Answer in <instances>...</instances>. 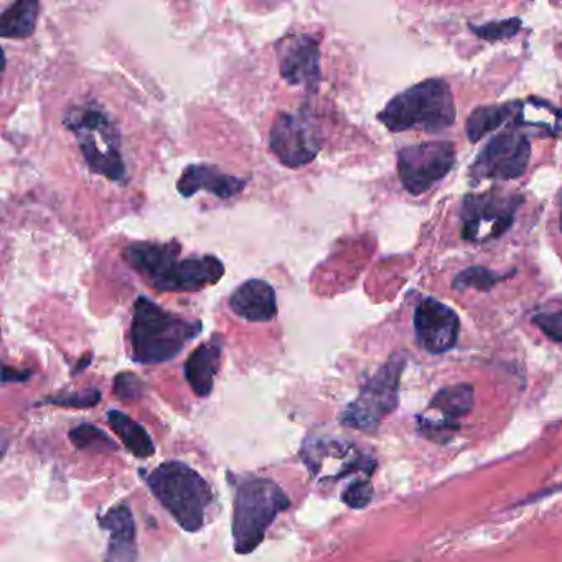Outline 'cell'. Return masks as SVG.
<instances>
[{"label": "cell", "instance_id": "1", "mask_svg": "<svg viewBox=\"0 0 562 562\" xmlns=\"http://www.w3.org/2000/svg\"><path fill=\"white\" fill-rule=\"evenodd\" d=\"M182 246L169 243L137 241L123 249V259L159 292H199L218 284L225 265L216 256H190L180 259Z\"/></svg>", "mask_w": 562, "mask_h": 562}, {"label": "cell", "instance_id": "2", "mask_svg": "<svg viewBox=\"0 0 562 562\" xmlns=\"http://www.w3.org/2000/svg\"><path fill=\"white\" fill-rule=\"evenodd\" d=\"M202 322L173 314L153 299L139 295L130 328L133 360L140 364L167 363L179 357L202 334Z\"/></svg>", "mask_w": 562, "mask_h": 562}, {"label": "cell", "instance_id": "3", "mask_svg": "<svg viewBox=\"0 0 562 562\" xmlns=\"http://www.w3.org/2000/svg\"><path fill=\"white\" fill-rule=\"evenodd\" d=\"M64 126L77 139L91 172L111 182L123 183L126 180L127 167L120 130L100 104L93 101L75 104L65 113Z\"/></svg>", "mask_w": 562, "mask_h": 562}, {"label": "cell", "instance_id": "4", "mask_svg": "<svg viewBox=\"0 0 562 562\" xmlns=\"http://www.w3.org/2000/svg\"><path fill=\"white\" fill-rule=\"evenodd\" d=\"M457 120L452 90L442 78H430L394 97L378 114V121L391 133L419 130L437 134Z\"/></svg>", "mask_w": 562, "mask_h": 562}, {"label": "cell", "instance_id": "5", "mask_svg": "<svg viewBox=\"0 0 562 562\" xmlns=\"http://www.w3.org/2000/svg\"><path fill=\"white\" fill-rule=\"evenodd\" d=\"M150 492L186 531L202 528L213 492L206 480L187 463L170 460L144 475Z\"/></svg>", "mask_w": 562, "mask_h": 562}, {"label": "cell", "instance_id": "6", "mask_svg": "<svg viewBox=\"0 0 562 562\" xmlns=\"http://www.w3.org/2000/svg\"><path fill=\"white\" fill-rule=\"evenodd\" d=\"M291 506L284 490L268 479L243 480L236 486L233 509V539L238 554L255 551L269 526Z\"/></svg>", "mask_w": 562, "mask_h": 562}, {"label": "cell", "instance_id": "7", "mask_svg": "<svg viewBox=\"0 0 562 562\" xmlns=\"http://www.w3.org/2000/svg\"><path fill=\"white\" fill-rule=\"evenodd\" d=\"M406 353H394L367 383L353 403L341 411L345 426L360 430H374L381 420L393 413L400 393L401 374L406 367Z\"/></svg>", "mask_w": 562, "mask_h": 562}, {"label": "cell", "instance_id": "8", "mask_svg": "<svg viewBox=\"0 0 562 562\" xmlns=\"http://www.w3.org/2000/svg\"><path fill=\"white\" fill-rule=\"evenodd\" d=\"M522 195L503 189H492L479 195H467L460 209L462 239L486 243L502 238L515 223Z\"/></svg>", "mask_w": 562, "mask_h": 562}, {"label": "cell", "instance_id": "9", "mask_svg": "<svg viewBox=\"0 0 562 562\" xmlns=\"http://www.w3.org/2000/svg\"><path fill=\"white\" fill-rule=\"evenodd\" d=\"M456 166L452 143H423L397 150V173L404 190L423 195L442 182Z\"/></svg>", "mask_w": 562, "mask_h": 562}, {"label": "cell", "instance_id": "10", "mask_svg": "<svg viewBox=\"0 0 562 562\" xmlns=\"http://www.w3.org/2000/svg\"><path fill=\"white\" fill-rule=\"evenodd\" d=\"M529 159H531V144L525 134L515 133V131L499 133L498 136L490 139L470 166V183L476 187L485 180L508 182V180L519 179L528 169Z\"/></svg>", "mask_w": 562, "mask_h": 562}, {"label": "cell", "instance_id": "11", "mask_svg": "<svg viewBox=\"0 0 562 562\" xmlns=\"http://www.w3.org/2000/svg\"><path fill=\"white\" fill-rule=\"evenodd\" d=\"M269 147L282 166L301 169L321 154V133L307 111L279 113L269 133Z\"/></svg>", "mask_w": 562, "mask_h": 562}, {"label": "cell", "instance_id": "12", "mask_svg": "<svg viewBox=\"0 0 562 562\" xmlns=\"http://www.w3.org/2000/svg\"><path fill=\"white\" fill-rule=\"evenodd\" d=\"M279 75L291 87L315 94L322 81L321 38L314 34H292L276 45Z\"/></svg>", "mask_w": 562, "mask_h": 562}, {"label": "cell", "instance_id": "13", "mask_svg": "<svg viewBox=\"0 0 562 562\" xmlns=\"http://www.w3.org/2000/svg\"><path fill=\"white\" fill-rule=\"evenodd\" d=\"M414 330L424 350L432 355L446 353L459 340L460 318L449 305L427 297L414 312Z\"/></svg>", "mask_w": 562, "mask_h": 562}, {"label": "cell", "instance_id": "14", "mask_svg": "<svg viewBox=\"0 0 562 562\" xmlns=\"http://www.w3.org/2000/svg\"><path fill=\"white\" fill-rule=\"evenodd\" d=\"M472 406L473 387L470 384L442 387L420 416V427L429 437L446 439L459 429V420L472 411Z\"/></svg>", "mask_w": 562, "mask_h": 562}, {"label": "cell", "instance_id": "15", "mask_svg": "<svg viewBox=\"0 0 562 562\" xmlns=\"http://www.w3.org/2000/svg\"><path fill=\"white\" fill-rule=\"evenodd\" d=\"M248 186V180L229 176L218 167L206 164H193L183 170L177 182V190L186 199H192L199 192H209L220 200H229L239 195Z\"/></svg>", "mask_w": 562, "mask_h": 562}, {"label": "cell", "instance_id": "16", "mask_svg": "<svg viewBox=\"0 0 562 562\" xmlns=\"http://www.w3.org/2000/svg\"><path fill=\"white\" fill-rule=\"evenodd\" d=\"M229 308L243 321L265 324L278 317L276 291L265 279H249L229 295Z\"/></svg>", "mask_w": 562, "mask_h": 562}, {"label": "cell", "instance_id": "17", "mask_svg": "<svg viewBox=\"0 0 562 562\" xmlns=\"http://www.w3.org/2000/svg\"><path fill=\"white\" fill-rule=\"evenodd\" d=\"M100 526L111 532L106 562H137L136 521L126 505L113 506Z\"/></svg>", "mask_w": 562, "mask_h": 562}, {"label": "cell", "instance_id": "18", "mask_svg": "<svg viewBox=\"0 0 562 562\" xmlns=\"http://www.w3.org/2000/svg\"><path fill=\"white\" fill-rule=\"evenodd\" d=\"M223 344L220 337L200 345L192 351L189 360L186 361V380L192 387L193 393L200 397H206L215 386V376L222 364Z\"/></svg>", "mask_w": 562, "mask_h": 562}, {"label": "cell", "instance_id": "19", "mask_svg": "<svg viewBox=\"0 0 562 562\" xmlns=\"http://www.w3.org/2000/svg\"><path fill=\"white\" fill-rule=\"evenodd\" d=\"M513 117L509 126L532 127L541 131L542 136H562V110L549 101L528 98L525 101H512Z\"/></svg>", "mask_w": 562, "mask_h": 562}, {"label": "cell", "instance_id": "20", "mask_svg": "<svg viewBox=\"0 0 562 562\" xmlns=\"http://www.w3.org/2000/svg\"><path fill=\"white\" fill-rule=\"evenodd\" d=\"M41 4L35 0H21L5 9L0 18V37L27 41L37 29Z\"/></svg>", "mask_w": 562, "mask_h": 562}, {"label": "cell", "instance_id": "21", "mask_svg": "<svg viewBox=\"0 0 562 562\" xmlns=\"http://www.w3.org/2000/svg\"><path fill=\"white\" fill-rule=\"evenodd\" d=\"M108 423H110L111 429L123 440L126 449L133 452L134 456L139 457V459H147V457L156 453L153 437L139 423L131 419L127 414L121 413V411H110Z\"/></svg>", "mask_w": 562, "mask_h": 562}, {"label": "cell", "instance_id": "22", "mask_svg": "<svg viewBox=\"0 0 562 562\" xmlns=\"http://www.w3.org/2000/svg\"><path fill=\"white\" fill-rule=\"evenodd\" d=\"M513 117V103L480 106L470 114L465 123L467 139L479 143L483 136L503 126H509Z\"/></svg>", "mask_w": 562, "mask_h": 562}, {"label": "cell", "instance_id": "23", "mask_svg": "<svg viewBox=\"0 0 562 562\" xmlns=\"http://www.w3.org/2000/svg\"><path fill=\"white\" fill-rule=\"evenodd\" d=\"M515 274L513 272H505V274H498V272L492 271V269L483 268V266H472L467 268L465 271L460 272L453 279L452 288L457 291H465V289H476V291H490L495 288L498 282L506 281L509 276Z\"/></svg>", "mask_w": 562, "mask_h": 562}, {"label": "cell", "instance_id": "24", "mask_svg": "<svg viewBox=\"0 0 562 562\" xmlns=\"http://www.w3.org/2000/svg\"><path fill=\"white\" fill-rule=\"evenodd\" d=\"M71 442L80 450H116L117 446L106 432L93 424H81L70 432Z\"/></svg>", "mask_w": 562, "mask_h": 562}, {"label": "cell", "instance_id": "25", "mask_svg": "<svg viewBox=\"0 0 562 562\" xmlns=\"http://www.w3.org/2000/svg\"><path fill=\"white\" fill-rule=\"evenodd\" d=\"M470 31L476 37L486 42H502L515 37L522 27V21L519 18L505 19V21L490 22L485 25H469Z\"/></svg>", "mask_w": 562, "mask_h": 562}, {"label": "cell", "instance_id": "26", "mask_svg": "<svg viewBox=\"0 0 562 562\" xmlns=\"http://www.w3.org/2000/svg\"><path fill=\"white\" fill-rule=\"evenodd\" d=\"M101 393L94 387H88V390L74 391V393H60L57 396L48 397V403L55 404V406L65 407H90L97 406L100 403Z\"/></svg>", "mask_w": 562, "mask_h": 562}, {"label": "cell", "instance_id": "27", "mask_svg": "<svg viewBox=\"0 0 562 562\" xmlns=\"http://www.w3.org/2000/svg\"><path fill=\"white\" fill-rule=\"evenodd\" d=\"M341 498L350 508H364L373 499V486L368 480H355L344 490Z\"/></svg>", "mask_w": 562, "mask_h": 562}, {"label": "cell", "instance_id": "28", "mask_svg": "<svg viewBox=\"0 0 562 562\" xmlns=\"http://www.w3.org/2000/svg\"><path fill=\"white\" fill-rule=\"evenodd\" d=\"M144 390L143 381L134 373H120L114 378V394L121 400H139Z\"/></svg>", "mask_w": 562, "mask_h": 562}, {"label": "cell", "instance_id": "29", "mask_svg": "<svg viewBox=\"0 0 562 562\" xmlns=\"http://www.w3.org/2000/svg\"><path fill=\"white\" fill-rule=\"evenodd\" d=\"M532 324L538 325L539 330L551 338V340L562 344V311L552 312V314H539L532 317Z\"/></svg>", "mask_w": 562, "mask_h": 562}, {"label": "cell", "instance_id": "30", "mask_svg": "<svg viewBox=\"0 0 562 562\" xmlns=\"http://www.w3.org/2000/svg\"><path fill=\"white\" fill-rule=\"evenodd\" d=\"M29 378H31V371H18L4 367V383H11V381H27Z\"/></svg>", "mask_w": 562, "mask_h": 562}, {"label": "cell", "instance_id": "31", "mask_svg": "<svg viewBox=\"0 0 562 562\" xmlns=\"http://www.w3.org/2000/svg\"><path fill=\"white\" fill-rule=\"evenodd\" d=\"M559 223H561V232H562V212H561V218H559Z\"/></svg>", "mask_w": 562, "mask_h": 562}]
</instances>
